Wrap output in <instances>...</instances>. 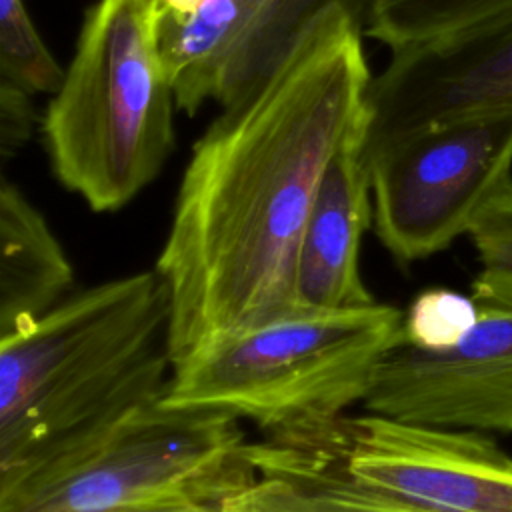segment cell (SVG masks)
<instances>
[{
    "instance_id": "7c38bea8",
    "label": "cell",
    "mask_w": 512,
    "mask_h": 512,
    "mask_svg": "<svg viewBox=\"0 0 512 512\" xmlns=\"http://www.w3.org/2000/svg\"><path fill=\"white\" fill-rule=\"evenodd\" d=\"M512 16V0H358L362 34L392 50L464 34Z\"/></svg>"
},
{
    "instance_id": "30bf717a",
    "label": "cell",
    "mask_w": 512,
    "mask_h": 512,
    "mask_svg": "<svg viewBox=\"0 0 512 512\" xmlns=\"http://www.w3.org/2000/svg\"><path fill=\"white\" fill-rule=\"evenodd\" d=\"M364 136L366 124L352 130L320 178L300 246V306L350 308L376 302L360 274V244L374 218Z\"/></svg>"
},
{
    "instance_id": "2e32d148",
    "label": "cell",
    "mask_w": 512,
    "mask_h": 512,
    "mask_svg": "<svg viewBox=\"0 0 512 512\" xmlns=\"http://www.w3.org/2000/svg\"><path fill=\"white\" fill-rule=\"evenodd\" d=\"M36 110L32 94L0 78V154L8 162L32 136Z\"/></svg>"
},
{
    "instance_id": "5bb4252c",
    "label": "cell",
    "mask_w": 512,
    "mask_h": 512,
    "mask_svg": "<svg viewBox=\"0 0 512 512\" xmlns=\"http://www.w3.org/2000/svg\"><path fill=\"white\" fill-rule=\"evenodd\" d=\"M66 70L42 42L24 0H0V78L34 94H56Z\"/></svg>"
},
{
    "instance_id": "3957f363",
    "label": "cell",
    "mask_w": 512,
    "mask_h": 512,
    "mask_svg": "<svg viewBox=\"0 0 512 512\" xmlns=\"http://www.w3.org/2000/svg\"><path fill=\"white\" fill-rule=\"evenodd\" d=\"M228 512H512V454L472 430L338 414L246 444Z\"/></svg>"
},
{
    "instance_id": "6da1fadb",
    "label": "cell",
    "mask_w": 512,
    "mask_h": 512,
    "mask_svg": "<svg viewBox=\"0 0 512 512\" xmlns=\"http://www.w3.org/2000/svg\"><path fill=\"white\" fill-rule=\"evenodd\" d=\"M358 14L330 6L194 144L156 260L172 368L300 306L306 220L330 156L368 122Z\"/></svg>"
},
{
    "instance_id": "52a82bcc",
    "label": "cell",
    "mask_w": 512,
    "mask_h": 512,
    "mask_svg": "<svg viewBox=\"0 0 512 512\" xmlns=\"http://www.w3.org/2000/svg\"><path fill=\"white\" fill-rule=\"evenodd\" d=\"M374 232L402 266L446 250L512 178V108L396 138L366 156Z\"/></svg>"
},
{
    "instance_id": "9c48e42d",
    "label": "cell",
    "mask_w": 512,
    "mask_h": 512,
    "mask_svg": "<svg viewBox=\"0 0 512 512\" xmlns=\"http://www.w3.org/2000/svg\"><path fill=\"white\" fill-rule=\"evenodd\" d=\"M364 158L406 134L512 108V16L490 26L392 50L370 80Z\"/></svg>"
},
{
    "instance_id": "5b68a950",
    "label": "cell",
    "mask_w": 512,
    "mask_h": 512,
    "mask_svg": "<svg viewBox=\"0 0 512 512\" xmlns=\"http://www.w3.org/2000/svg\"><path fill=\"white\" fill-rule=\"evenodd\" d=\"M400 342L404 312L392 304L302 306L174 366L164 402L224 410L262 434L334 418L364 402Z\"/></svg>"
},
{
    "instance_id": "9a60e30c",
    "label": "cell",
    "mask_w": 512,
    "mask_h": 512,
    "mask_svg": "<svg viewBox=\"0 0 512 512\" xmlns=\"http://www.w3.org/2000/svg\"><path fill=\"white\" fill-rule=\"evenodd\" d=\"M482 306L472 294L450 288H426L404 312V342L442 352L460 344L476 326Z\"/></svg>"
},
{
    "instance_id": "4fadbf2b",
    "label": "cell",
    "mask_w": 512,
    "mask_h": 512,
    "mask_svg": "<svg viewBox=\"0 0 512 512\" xmlns=\"http://www.w3.org/2000/svg\"><path fill=\"white\" fill-rule=\"evenodd\" d=\"M466 234L482 264L472 296L480 306L512 310V178L484 202Z\"/></svg>"
},
{
    "instance_id": "8fae6325",
    "label": "cell",
    "mask_w": 512,
    "mask_h": 512,
    "mask_svg": "<svg viewBox=\"0 0 512 512\" xmlns=\"http://www.w3.org/2000/svg\"><path fill=\"white\" fill-rule=\"evenodd\" d=\"M72 262L44 214L6 176L0 184V338L42 318L72 288Z\"/></svg>"
},
{
    "instance_id": "277c9868",
    "label": "cell",
    "mask_w": 512,
    "mask_h": 512,
    "mask_svg": "<svg viewBox=\"0 0 512 512\" xmlns=\"http://www.w3.org/2000/svg\"><path fill=\"white\" fill-rule=\"evenodd\" d=\"M174 104L152 2H94L42 120L54 176L94 212L120 210L166 164Z\"/></svg>"
},
{
    "instance_id": "7a4b0ae2",
    "label": "cell",
    "mask_w": 512,
    "mask_h": 512,
    "mask_svg": "<svg viewBox=\"0 0 512 512\" xmlns=\"http://www.w3.org/2000/svg\"><path fill=\"white\" fill-rule=\"evenodd\" d=\"M168 318V288L144 270L68 294L0 338V508L164 398Z\"/></svg>"
},
{
    "instance_id": "e0dca14e",
    "label": "cell",
    "mask_w": 512,
    "mask_h": 512,
    "mask_svg": "<svg viewBox=\"0 0 512 512\" xmlns=\"http://www.w3.org/2000/svg\"><path fill=\"white\" fill-rule=\"evenodd\" d=\"M148 512H228L224 502H204V504H186V506H172V508H158Z\"/></svg>"
},
{
    "instance_id": "8992f818",
    "label": "cell",
    "mask_w": 512,
    "mask_h": 512,
    "mask_svg": "<svg viewBox=\"0 0 512 512\" xmlns=\"http://www.w3.org/2000/svg\"><path fill=\"white\" fill-rule=\"evenodd\" d=\"M238 420L162 398L0 512H148L226 502L254 482Z\"/></svg>"
},
{
    "instance_id": "ba28073f",
    "label": "cell",
    "mask_w": 512,
    "mask_h": 512,
    "mask_svg": "<svg viewBox=\"0 0 512 512\" xmlns=\"http://www.w3.org/2000/svg\"><path fill=\"white\" fill-rule=\"evenodd\" d=\"M362 406L406 422L512 432V310L482 306L476 326L450 350L406 342L378 364Z\"/></svg>"
}]
</instances>
